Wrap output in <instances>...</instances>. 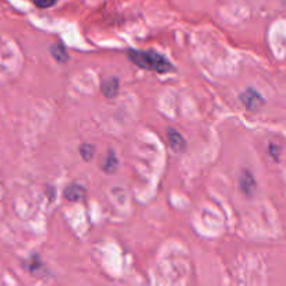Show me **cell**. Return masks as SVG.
Wrapping results in <instances>:
<instances>
[{
  "label": "cell",
  "mask_w": 286,
  "mask_h": 286,
  "mask_svg": "<svg viewBox=\"0 0 286 286\" xmlns=\"http://www.w3.org/2000/svg\"><path fill=\"white\" fill-rule=\"evenodd\" d=\"M31 1L38 9H49V7H53L57 3V0H31Z\"/></svg>",
  "instance_id": "cell-10"
},
{
  "label": "cell",
  "mask_w": 286,
  "mask_h": 286,
  "mask_svg": "<svg viewBox=\"0 0 286 286\" xmlns=\"http://www.w3.org/2000/svg\"><path fill=\"white\" fill-rule=\"evenodd\" d=\"M119 80L116 77H111L108 78V80H105L104 83H102V87H101V91H102V94L105 96H108V98H114V96L117 95V92H119Z\"/></svg>",
  "instance_id": "cell-5"
},
{
  "label": "cell",
  "mask_w": 286,
  "mask_h": 286,
  "mask_svg": "<svg viewBox=\"0 0 286 286\" xmlns=\"http://www.w3.org/2000/svg\"><path fill=\"white\" fill-rule=\"evenodd\" d=\"M64 197L69 201H80L86 197V189L80 184H70L64 189Z\"/></svg>",
  "instance_id": "cell-6"
},
{
  "label": "cell",
  "mask_w": 286,
  "mask_h": 286,
  "mask_svg": "<svg viewBox=\"0 0 286 286\" xmlns=\"http://www.w3.org/2000/svg\"><path fill=\"white\" fill-rule=\"evenodd\" d=\"M166 136H168V141H169V145L172 147L173 151L176 152H183L187 144H186V140L183 139V136L177 130H174L172 127H169L166 131Z\"/></svg>",
  "instance_id": "cell-4"
},
{
  "label": "cell",
  "mask_w": 286,
  "mask_h": 286,
  "mask_svg": "<svg viewBox=\"0 0 286 286\" xmlns=\"http://www.w3.org/2000/svg\"><path fill=\"white\" fill-rule=\"evenodd\" d=\"M278 151H279V147L274 145V144H271V145H269V154L274 156L275 159H278Z\"/></svg>",
  "instance_id": "cell-11"
},
{
  "label": "cell",
  "mask_w": 286,
  "mask_h": 286,
  "mask_svg": "<svg viewBox=\"0 0 286 286\" xmlns=\"http://www.w3.org/2000/svg\"><path fill=\"white\" fill-rule=\"evenodd\" d=\"M51 53H52L53 59H56L59 63H66L69 60V53H67L64 45L61 42H56L55 45H52L51 46Z\"/></svg>",
  "instance_id": "cell-7"
},
{
  "label": "cell",
  "mask_w": 286,
  "mask_h": 286,
  "mask_svg": "<svg viewBox=\"0 0 286 286\" xmlns=\"http://www.w3.org/2000/svg\"><path fill=\"white\" fill-rule=\"evenodd\" d=\"M117 166H119V161H117V158L114 155V152L113 151H108V155H106L104 161L105 172L113 173L117 169Z\"/></svg>",
  "instance_id": "cell-8"
},
{
  "label": "cell",
  "mask_w": 286,
  "mask_h": 286,
  "mask_svg": "<svg viewBox=\"0 0 286 286\" xmlns=\"http://www.w3.org/2000/svg\"><path fill=\"white\" fill-rule=\"evenodd\" d=\"M127 56L136 66L140 69L155 71L159 74H165L168 71H172L173 66L172 63L162 56L161 53L155 51H137V49H130L127 52Z\"/></svg>",
  "instance_id": "cell-1"
},
{
  "label": "cell",
  "mask_w": 286,
  "mask_h": 286,
  "mask_svg": "<svg viewBox=\"0 0 286 286\" xmlns=\"http://www.w3.org/2000/svg\"><path fill=\"white\" fill-rule=\"evenodd\" d=\"M80 155L84 161H91L95 155V148L92 144H83L80 148Z\"/></svg>",
  "instance_id": "cell-9"
},
{
  "label": "cell",
  "mask_w": 286,
  "mask_h": 286,
  "mask_svg": "<svg viewBox=\"0 0 286 286\" xmlns=\"http://www.w3.org/2000/svg\"><path fill=\"white\" fill-rule=\"evenodd\" d=\"M240 101H242V104L249 111H253V112H257L261 106L264 105V102H265L260 92L256 91L254 88H247L242 95H240Z\"/></svg>",
  "instance_id": "cell-2"
},
{
  "label": "cell",
  "mask_w": 286,
  "mask_h": 286,
  "mask_svg": "<svg viewBox=\"0 0 286 286\" xmlns=\"http://www.w3.org/2000/svg\"><path fill=\"white\" fill-rule=\"evenodd\" d=\"M240 189L246 196H253L257 190V182L250 171H243L240 174Z\"/></svg>",
  "instance_id": "cell-3"
}]
</instances>
